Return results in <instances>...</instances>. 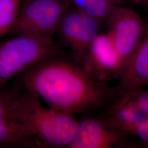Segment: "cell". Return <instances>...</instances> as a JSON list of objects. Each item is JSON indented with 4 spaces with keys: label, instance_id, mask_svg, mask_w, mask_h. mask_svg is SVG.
I'll return each instance as SVG.
<instances>
[{
    "label": "cell",
    "instance_id": "6da1fadb",
    "mask_svg": "<svg viewBox=\"0 0 148 148\" xmlns=\"http://www.w3.org/2000/svg\"><path fill=\"white\" fill-rule=\"evenodd\" d=\"M14 80L22 90L35 93L50 109L72 115L102 110L115 96L114 87L91 78L63 49Z\"/></svg>",
    "mask_w": 148,
    "mask_h": 148
},
{
    "label": "cell",
    "instance_id": "7a4b0ae2",
    "mask_svg": "<svg viewBox=\"0 0 148 148\" xmlns=\"http://www.w3.org/2000/svg\"><path fill=\"white\" fill-rule=\"evenodd\" d=\"M10 116L20 123L40 148H68L78 129L74 115L46 108L34 92L22 90L12 101Z\"/></svg>",
    "mask_w": 148,
    "mask_h": 148
},
{
    "label": "cell",
    "instance_id": "3957f363",
    "mask_svg": "<svg viewBox=\"0 0 148 148\" xmlns=\"http://www.w3.org/2000/svg\"><path fill=\"white\" fill-rule=\"evenodd\" d=\"M62 50L52 38L30 35L0 41V88L39 61Z\"/></svg>",
    "mask_w": 148,
    "mask_h": 148
},
{
    "label": "cell",
    "instance_id": "277c9868",
    "mask_svg": "<svg viewBox=\"0 0 148 148\" xmlns=\"http://www.w3.org/2000/svg\"><path fill=\"white\" fill-rule=\"evenodd\" d=\"M70 5L68 0H31L20 5L8 33L12 36L30 35L52 38Z\"/></svg>",
    "mask_w": 148,
    "mask_h": 148
},
{
    "label": "cell",
    "instance_id": "5b68a950",
    "mask_svg": "<svg viewBox=\"0 0 148 148\" xmlns=\"http://www.w3.org/2000/svg\"><path fill=\"white\" fill-rule=\"evenodd\" d=\"M78 129L68 148H139L132 138L121 132L102 114H82Z\"/></svg>",
    "mask_w": 148,
    "mask_h": 148
},
{
    "label": "cell",
    "instance_id": "8992f818",
    "mask_svg": "<svg viewBox=\"0 0 148 148\" xmlns=\"http://www.w3.org/2000/svg\"><path fill=\"white\" fill-rule=\"evenodd\" d=\"M102 110L108 121L133 139L138 129L148 121V90L142 88L115 97Z\"/></svg>",
    "mask_w": 148,
    "mask_h": 148
},
{
    "label": "cell",
    "instance_id": "52a82bcc",
    "mask_svg": "<svg viewBox=\"0 0 148 148\" xmlns=\"http://www.w3.org/2000/svg\"><path fill=\"white\" fill-rule=\"evenodd\" d=\"M99 30L100 23L97 20L70 5L55 34L62 45L69 47L72 58L80 64Z\"/></svg>",
    "mask_w": 148,
    "mask_h": 148
},
{
    "label": "cell",
    "instance_id": "ba28073f",
    "mask_svg": "<svg viewBox=\"0 0 148 148\" xmlns=\"http://www.w3.org/2000/svg\"><path fill=\"white\" fill-rule=\"evenodd\" d=\"M106 21L107 34L111 38L123 71L142 36L144 21L134 11L116 5Z\"/></svg>",
    "mask_w": 148,
    "mask_h": 148
},
{
    "label": "cell",
    "instance_id": "9c48e42d",
    "mask_svg": "<svg viewBox=\"0 0 148 148\" xmlns=\"http://www.w3.org/2000/svg\"><path fill=\"white\" fill-rule=\"evenodd\" d=\"M81 66L91 78L108 84L122 72L119 57L109 35L99 34L90 43Z\"/></svg>",
    "mask_w": 148,
    "mask_h": 148
},
{
    "label": "cell",
    "instance_id": "30bf717a",
    "mask_svg": "<svg viewBox=\"0 0 148 148\" xmlns=\"http://www.w3.org/2000/svg\"><path fill=\"white\" fill-rule=\"evenodd\" d=\"M21 90L14 79L0 88V148H39L26 129L10 116L11 104Z\"/></svg>",
    "mask_w": 148,
    "mask_h": 148
},
{
    "label": "cell",
    "instance_id": "8fae6325",
    "mask_svg": "<svg viewBox=\"0 0 148 148\" xmlns=\"http://www.w3.org/2000/svg\"><path fill=\"white\" fill-rule=\"evenodd\" d=\"M118 79L114 97L148 86V21L144 22L140 39Z\"/></svg>",
    "mask_w": 148,
    "mask_h": 148
},
{
    "label": "cell",
    "instance_id": "7c38bea8",
    "mask_svg": "<svg viewBox=\"0 0 148 148\" xmlns=\"http://www.w3.org/2000/svg\"><path fill=\"white\" fill-rule=\"evenodd\" d=\"M75 9L95 19L99 23L107 21L114 7V0H69Z\"/></svg>",
    "mask_w": 148,
    "mask_h": 148
},
{
    "label": "cell",
    "instance_id": "4fadbf2b",
    "mask_svg": "<svg viewBox=\"0 0 148 148\" xmlns=\"http://www.w3.org/2000/svg\"><path fill=\"white\" fill-rule=\"evenodd\" d=\"M21 0H0V37L8 33L16 21Z\"/></svg>",
    "mask_w": 148,
    "mask_h": 148
},
{
    "label": "cell",
    "instance_id": "5bb4252c",
    "mask_svg": "<svg viewBox=\"0 0 148 148\" xmlns=\"http://www.w3.org/2000/svg\"><path fill=\"white\" fill-rule=\"evenodd\" d=\"M134 137L138 138L140 146L148 148V121L138 129Z\"/></svg>",
    "mask_w": 148,
    "mask_h": 148
},
{
    "label": "cell",
    "instance_id": "9a60e30c",
    "mask_svg": "<svg viewBox=\"0 0 148 148\" xmlns=\"http://www.w3.org/2000/svg\"><path fill=\"white\" fill-rule=\"evenodd\" d=\"M124 1H127L136 4L142 5L148 7V0H124Z\"/></svg>",
    "mask_w": 148,
    "mask_h": 148
},
{
    "label": "cell",
    "instance_id": "2e32d148",
    "mask_svg": "<svg viewBox=\"0 0 148 148\" xmlns=\"http://www.w3.org/2000/svg\"><path fill=\"white\" fill-rule=\"evenodd\" d=\"M31 0H21V5H24L25 3H26L27 2H28L29 1H30Z\"/></svg>",
    "mask_w": 148,
    "mask_h": 148
}]
</instances>
